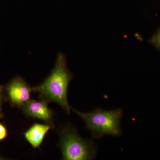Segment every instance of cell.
Instances as JSON below:
<instances>
[{
	"label": "cell",
	"mask_w": 160,
	"mask_h": 160,
	"mask_svg": "<svg viewBox=\"0 0 160 160\" xmlns=\"http://www.w3.org/2000/svg\"><path fill=\"white\" fill-rule=\"evenodd\" d=\"M5 87L7 98L12 106L22 107L30 101L32 87L21 77L14 78Z\"/></svg>",
	"instance_id": "cell-4"
},
{
	"label": "cell",
	"mask_w": 160,
	"mask_h": 160,
	"mask_svg": "<svg viewBox=\"0 0 160 160\" xmlns=\"http://www.w3.org/2000/svg\"><path fill=\"white\" fill-rule=\"evenodd\" d=\"M59 146L63 159L66 160L93 159L97 151L93 142L81 138L75 128L70 124L61 130Z\"/></svg>",
	"instance_id": "cell-3"
},
{
	"label": "cell",
	"mask_w": 160,
	"mask_h": 160,
	"mask_svg": "<svg viewBox=\"0 0 160 160\" xmlns=\"http://www.w3.org/2000/svg\"><path fill=\"white\" fill-rule=\"evenodd\" d=\"M73 76L67 68L65 55L59 52L54 68L41 85L32 87V91L39 93L40 98L58 104L68 114L71 107L68 100V89Z\"/></svg>",
	"instance_id": "cell-1"
},
{
	"label": "cell",
	"mask_w": 160,
	"mask_h": 160,
	"mask_svg": "<svg viewBox=\"0 0 160 160\" xmlns=\"http://www.w3.org/2000/svg\"><path fill=\"white\" fill-rule=\"evenodd\" d=\"M71 109L84 120L94 138L106 135L119 136L122 134L120 122L123 116L122 109L105 110L97 108L89 112H81L72 107Z\"/></svg>",
	"instance_id": "cell-2"
},
{
	"label": "cell",
	"mask_w": 160,
	"mask_h": 160,
	"mask_svg": "<svg viewBox=\"0 0 160 160\" xmlns=\"http://www.w3.org/2000/svg\"><path fill=\"white\" fill-rule=\"evenodd\" d=\"M151 42L160 50V29L152 37Z\"/></svg>",
	"instance_id": "cell-8"
},
{
	"label": "cell",
	"mask_w": 160,
	"mask_h": 160,
	"mask_svg": "<svg viewBox=\"0 0 160 160\" xmlns=\"http://www.w3.org/2000/svg\"><path fill=\"white\" fill-rule=\"evenodd\" d=\"M48 103L42 99L41 101L30 100L22 108L27 116L42 120L54 128L53 112L49 109Z\"/></svg>",
	"instance_id": "cell-5"
},
{
	"label": "cell",
	"mask_w": 160,
	"mask_h": 160,
	"mask_svg": "<svg viewBox=\"0 0 160 160\" xmlns=\"http://www.w3.org/2000/svg\"><path fill=\"white\" fill-rule=\"evenodd\" d=\"M5 87L0 86V118L3 117V114L2 109L4 99H5Z\"/></svg>",
	"instance_id": "cell-9"
},
{
	"label": "cell",
	"mask_w": 160,
	"mask_h": 160,
	"mask_svg": "<svg viewBox=\"0 0 160 160\" xmlns=\"http://www.w3.org/2000/svg\"><path fill=\"white\" fill-rule=\"evenodd\" d=\"M53 128L51 125L46 123H35L25 132L24 137L35 149L39 148L48 132Z\"/></svg>",
	"instance_id": "cell-6"
},
{
	"label": "cell",
	"mask_w": 160,
	"mask_h": 160,
	"mask_svg": "<svg viewBox=\"0 0 160 160\" xmlns=\"http://www.w3.org/2000/svg\"><path fill=\"white\" fill-rule=\"evenodd\" d=\"M8 135L7 127L3 123L0 122V142L6 139Z\"/></svg>",
	"instance_id": "cell-7"
}]
</instances>
